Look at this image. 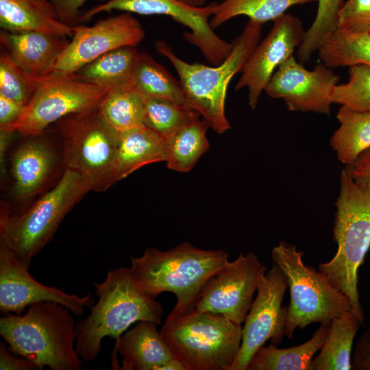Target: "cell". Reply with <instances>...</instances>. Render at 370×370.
Masks as SVG:
<instances>
[{
	"label": "cell",
	"instance_id": "26",
	"mask_svg": "<svg viewBox=\"0 0 370 370\" xmlns=\"http://www.w3.org/2000/svg\"><path fill=\"white\" fill-rule=\"evenodd\" d=\"M128 86L145 99H165L190 108L180 81L147 53H140Z\"/></svg>",
	"mask_w": 370,
	"mask_h": 370
},
{
	"label": "cell",
	"instance_id": "3",
	"mask_svg": "<svg viewBox=\"0 0 370 370\" xmlns=\"http://www.w3.org/2000/svg\"><path fill=\"white\" fill-rule=\"evenodd\" d=\"M73 314L53 301L31 304L24 314L0 319V334L12 354L33 362L38 369L79 370Z\"/></svg>",
	"mask_w": 370,
	"mask_h": 370
},
{
	"label": "cell",
	"instance_id": "13",
	"mask_svg": "<svg viewBox=\"0 0 370 370\" xmlns=\"http://www.w3.org/2000/svg\"><path fill=\"white\" fill-rule=\"evenodd\" d=\"M267 270L255 254H239L208 279L193 310L219 314L241 325L253 302L259 278Z\"/></svg>",
	"mask_w": 370,
	"mask_h": 370
},
{
	"label": "cell",
	"instance_id": "31",
	"mask_svg": "<svg viewBox=\"0 0 370 370\" xmlns=\"http://www.w3.org/2000/svg\"><path fill=\"white\" fill-rule=\"evenodd\" d=\"M317 0H224L217 3L210 20L212 29L237 16L244 15L249 20L263 24L274 21L284 14L288 9L312 3Z\"/></svg>",
	"mask_w": 370,
	"mask_h": 370
},
{
	"label": "cell",
	"instance_id": "41",
	"mask_svg": "<svg viewBox=\"0 0 370 370\" xmlns=\"http://www.w3.org/2000/svg\"><path fill=\"white\" fill-rule=\"evenodd\" d=\"M345 167L356 182L370 186V148L364 151L354 163Z\"/></svg>",
	"mask_w": 370,
	"mask_h": 370
},
{
	"label": "cell",
	"instance_id": "21",
	"mask_svg": "<svg viewBox=\"0 0 370 370\" xmlns=\"http://www.w3.org/2000/svg\"><path fill=\"white\" fill-rule=\"evenodd\" d=\"M0 26L8 32L36 31L71 37L74 26L60 21L49 0H0Z\"/></svg>",
	"mask_w": 370,
	"mask_h": 370
},
{
	"label": "cell",
	"instance_id": "29",
	"mask_svg": "<svg viewBox=\"0 0 370 370\" xmlns=\"http://www.w3.org/2000/svg\"><path fill=\"white\" fill-rule=\"evenodd\" d=\"M317 51L321 62L331 69L356 64L370 66V34L336 29L324 40Z\"/></svg>",
	"mask_w": 370,
	"mask_h": 370
},
{
	"label": "cell",
	"instance_id": "24",
	"mask_svg": "<svg viewBox=\"0 0 370 370\" xmlns=\"http://www.w3.org/2000/svg\"><path fill=\"white\" fill-rule=\"evenodd\" d=\"M336 119L339 127L331 136L330 144L338 160L349 166L370 148V111L341 106Z\"/></svg>",
	"mask_w": 370,
	"mask_h": 370
},
{
	"label": "cell",
	"instance_id": "27",
	"mask_svg": "<svg viewBox=\"0 0 370 370\" xmlns=\"http://www.w3.org/2000/svg\"><path fill=\"white\" fill-rule=\"evenodd\" d=\"M139 55L135 47L116 49L85 65L75 74L84 81L110 90L126 87Z\"/></svg>",
	"mask_w": 370,
	"mask_h": 370
},
{
	"label": "cell",
	"instance_id": "25",
	"mask_svg": "<svg viewBox=\"0 0 370 370\" xmlns=\"http://www.w3.org/2000/svg\"><path fill=\"white\" fill-rule=\"evenodd\" d=\"M360 324L352 312L332 320L319 354L311 362V370L352 369L351 354Z\"/></svg>",
	"mask_w": 370,
	"mask_h": 370
},
{
	"label": "cell",
	"instance_id": "42",
	"mask_svg": "<svg viewBox=\"0 0 370 370\" xmlns=\"http://www.w3.org/2000/svg\"><path fill=\"white\" fill-rule=\"evenodd\" d=\"M15 132H16L8 130H0V164L1 181L5 179V177L7 175L5 172L6 153Z\"/></svg>",
	"mask_w": 370,
	"mask_h": 370
},
{
	"label": "cell",
	"instance_id": "10",
	"mask_svg": "<svg viewBox=\"0 0 370 370\" xmlns=\"http://www.w3.org/2000/svg\"><path fill=\"white\" fill-rule=\"evenodd\" d=\"M34 78L36 89L24 113L8 130L23 138L41 135L67 116L97 108L110 90L75 73H49Z\"/></svg>",
	"mask_w": 370,
	"mask_h": 370
},
{
	"label": "cell",
	"instance_id": "34",
	"mask_svg": "<svg viewBox=\"0 0 370 370\" xmlns=\"http://www.w3.org/2000/svg\"><path fill=\"white\" fill-rule=\"evenodd\" d=\"M348 80L335 86L332 103L347 106L362 111H370V66L356 64L349 66Z\"/></svg>",
	"mask_w": 370,
	"mask_h": 370
},
{
	"label": "cell",
	"instance_id": "44",
	"mask_svg": "<svg viewBox=\"0 0 370 370\" xmlns=\"http://www.w3.org/2000/svg\"><path fill=\"white\" fill-rule=\"evenodd\" d=\"M180 1L195 7H203L208 0H180Z\"/></svg>",
	"mask_w": 370,
	"mask_h": 370
},
{
	"label": "cell",
	"instance_id": "30",
	"mask_svg": "<svg viewBox=\"0 0 370 370\" xmlns=\"http://www.w3.org/2000/svg\"><path fill=\"white\" fill-rule=\"evenodd\" d=\"M146 99L129 86L110 89L97 110L105 122L118 132L144 125Z\"/></svg>",
	"mask_w": 370,
	"mask_h": 370
},
{
	"label": "cell",
	"instance_id": "23",
	"mask_svg": "<svg viewBox=\"0 0 370 370\" xmlns=\"http://www.w3.org/2000/svg\"><path fill=\"white\" fill-rule=\"evenodd\" d=\"M329 325H320L312 337L297 346L280 349L271 343L251 358L247 370H311L310 365L328 335Z\"/></svg>",
	"mask_w": 370,
	"mask_h": 370
},
{
	"label": "cell",
	"instance_id": "11",
	"mask_svg": "<svg viewBox=\"0 0 370 370\" xmlns=\"http://www.w3.org/2000/svg\"><path fill=\"white\" fill-rule=\"evenodd\" d=\"M96 1L100 3L82 12L78 24L87 22L100 13L114 10L141 15H166L190 30L184 34V39L197 47L212 65L221 64L232 51V42L220 38L210 24L209 18L217 3L195 7L180 0Z\"/></svg>",
	"mask_w": 370,
	"mask_h": 370
},
{
	"label": "cell",
	"instance_id": "38",
	"mask_svg": "<svg viewBox=\"0 0 370 370\" xmlns=\"http://www.w3.org/2000/svg\"><path fill=\"white\" fill-rule=\"evenodd\" d=\"M26 106L0 95V130H9L21 117Z\"/></svg>",
	"mask_w": 370,
	"mask_h": 370
},
{
	"label": "cell",
	"instance_id": "32",
	"mask_svg": "<svg viewBox=\"0 0 370 370\" xmlns=\"http://www.w3.org/2000/svg\"><path fill=\"white\" fill-rule=\"evenodd\" d=\"M199 116L193 109L174 101L150 98L145 101L143 124L166 139Z\"/></svg>",
	"mask_w": 370,
	"mask_h": 370
},
{
	"label": "cell",
	"instance_id": "2",
	"mask_svg": "<svg viewBox=\"0 0 370 370\" xmlns=\"http://www.w3.org/2000/svg\"><path fill=\"white\" fill-rule=\"evenodd\" d=\"M94 286L98 301L75 326L76 350L86 362L97 357L104 337L117 340L141 321L160 324L164 313L162 305L141 290L130 267L109 271L104 280Z\"/></svg>",
	"mask_w": 370,
	"mask_h": 370
},
{
	"label": "cell",
	"instance_id": "35",
	"mask_svg": "<svg viewBox=\"0 0 370 370\" xmlns=\"http://www.w3.org/2000/svg\"><path fill=\"white\" fill-rule=\"evenodd\" d=\"M35 89V78L16 64L3 49L0 55V95L27 106Z\"/></svg>",
	"mask_w": 370,
	"mask_h": 370
},
{
	"label": "cell",
	"instance_id": "19",
	"mask_svg": "<svg viewBox=\"0 0 370 370\" xmlns=\"http://www.w3.org/2000/svg\"><path fill=\"white\" fill-rule=\"evenodd\" d=\"M65 36L36 31L1 30L0 42L13 60L34 77L48 73L50 68L68 45Z\"/></svg>",
	"mask_w": 370,
	"mask_h": 370
},
{
	"label": "cell",
	"instance_id": "20",
	"mask_svg": "<svg viewBox=\"0 0 370 370\" xmlns=\"http://www.w3.org/2000/svg\"><path fill=\"white\" fill-rule=\"evenodd\" d=\"M114 352L122 357V370H158L173 354L156 328V323L138 321L115 343Z\"/></svg>",
	"mask_w": 370,
	"mask_h": 370
},
{
	"label": "cell",
	"instance_id": "18",
	"mask_svg": "<svg viewBox=\"0 0 370 370\" xmlns=\"http://www.w3.org/2000/svg\"><path fill=\"white\" fill-rule=\"evenodd\" d=\"M44 134L25 138L26 140L11 156V193L17 201L29 199L41 193L62 162L53 143Z\"/></svg>",
	"mask_w": 370,
	"mask_h": 370
},
{
	"label": "cell",
	"instance_id": "5",
	"mask_svg": "<svg viewBox=\"0 0 370 370\" xmlns=\"http://www.w3.org/2000/svg\"><path fill=\"white\" fill-rule=\"evenodd\" d=\"M262 26L261 23L249 20L232 41L230 55L218 65L188 63L175 55L165 42H156L158 53L169 60L177 73L188 106L218 134L230 129L225 111L227 87L232 78L242 71L259 43Z\"/></svg>",
	"mask_w": 370,
	"mask_h": 370
},
{
	"label": "cell",
	"instance_id": "12",
	"mask_svg": "<svg viewBox=\"0 0 370 370\" xmlns=\"http://www.w3.org/2000/svg\"><path fill=\"white\" fill-rule=\"evenodd\" d=\"M287 288L286 279L276 265L261 274L256 297L242 328L241 349L230 370H247L254 354L267 341L276 346L282 342L287 306L282 304Z\"/></svg>",
	"mask_w": 370,
	"mask_h": 370
},
{
	"label": "cell",
	"instance_id": "7",
	"mask_svg": "<svg viewBox=\"0 0 370 370\" xmlns=\"http://www.w3.org/2000/svg\"><path fill=\"white\" fill-rule=\"evenodd\" d=\"M271 260L284 275L290 302L284 334L293 338L297 328L312 323L329 325L335 318L352 312L347 297L334 286L326 275L303 261L304 252L281 241L271 251Z\"/></svg>",
	"mask_w": 370,
	"mask_h": 370
},
{
	"label": "cell",
	"instance_id": "9",
	"mask_svg": "<svg viewBox=\"0 0 370 370\" xmlns=\"http://www.w3.org/2000/svg\"><path fill=\"white\" fill-rule=\"evenodd\" d=\"M97 108L67 116L57 123L64 168L78 172L90 190L102 192L116 183L119 132L105 122Z\"/></svg>",
	"mask_w": 370,
	"mask_h": 370
},
{
	"label": "cell",
	"instance_id": "8",
	"mask_svg": "<svg viewBox=\"0 0 370 370\" xmlns=\"http://www.w3.org/2000/svg\"><path fill=\"white\" fill-rule=\"evenodd\" d=\"M160 332L187 370H230L242 342L241 325L193 309L164 322Z\"/></svg>",
	"mask_w": 370,
	"mask_h": 370
},
{
	"label": "cell",
	"instance_id": "39",
	"mask_svg": "<svg viewBox=\"0 0 370 370\" xmlns=\"http://www.w3.org/2000/svg\"><path fill=\"white\" fill-rule=\"evenodd\" d=\"M352 369L370 370V328L358 338L353 353Z\"/></svg>",
	"mask_w": 370,
	"mask_h": 370
},
{
	"label": "cell",
	"instance_id": "43",
	"mask_svg": "<svg viewBox=\"0 0 370 370\" xmlns=\"http://www.w3.org/2000/svg\"><path fill=\"white\" fill-rule=\"evenodd\" d=\"M158 370H187V369L182 361L173 356L161 365Z\"/></svg>",
	"mask_w": 370,
	"mask_h": 370
},
{
	"label": "cell",
	"instance_id": "16",
	"mask_svg": "<svg viewBox=\"0 0 370 370\" xmlns=\"http://www.w3.org/2000/svg\"><path fill=\"white\" fill-rule=\"evenodd\" d=\"M29 264L0 246V310L4 315L21 314L31 304L48 301L60 304L79 316L93 304L90 293L69 294L38 282L29 273Z\"/></svg>",
	"mask_w": 370,
	"mask_h": 370
},
{
	"label": "cell",
	"instance_id": "6",
	"mask_svg": "<svg viewBox=\"0 0 370 370\" xmlns=\"http://www.w3.org/2000/svg\"><path fill=\"white\" fill-rule=\"evenodd\" d=\"M90 188L77 171L64 169L58 182L28 208L14 214L3 208L0 246L31 262L52 239L60 224Z\"/></svg>",
	"mask_w": 370,
	"mask_h": 370
},
{
	"label": "cell",
	"instance_id": "4",
	"mask_svg": "<svg viewBox=\"0 0 370 370\" xmlns=\"http://www.w3.org/2000/svg\"><path fill=\"white\" fill-rule=\"evenodd\" d=\"M335 206L332 231L337 250L330 260L318 268L347 297L352 313L363 324L358 274L370 247V186L356 182L345 167Z\"/></svg>",
	"mask_w": 370,
	"mask_h": 370
},
{
	"label": "cell",
	"instance_id": "15",
	"mask_svg": "<svg viewBox=\"0 0 370 370\" xmlns=\"http://www.w3.org/2000/svg\"><path fill=\"white\" fill-rule=\"evenodd\" d=\"M340 76L321 62L306 69L293 56L275 70L264 88L274 99H282L291 112H312L330 115L331 97Z\"/></svg>",
	"mask_w": 370,
	"mask_h": 370
},
{
	"label": "cell",
	"instance_id": "28",
	"mask_svg": "<svg viewBox=\"0 0 370 370\" xmlns=\"http://www.w3.org/2000/svg\"><path fill=\"white\" fill-rule=\"evenodd\" d=\"M209 127L199 118L182 127L168 138L167 167L177 172H188L209 149L206 137Z\"/></svg>",
	"mask_w": 370,
	"mask_h": 370
},
{
	"label": "cell",
	"instance_id": "36",
	"mask_svg": "<svg viewBox=\"0 0 370 370\" xmlns=\"http://www.w3.org/2000/svg\"><path fill=\"white\" fill-rule=\"evenodd\" d=\"M337 29L370 34V0H346L338 12Z\"/></svg>",
	"mask_w": 370,
	"mask_h": 370
},
{
	"label": "cell",
	"instance_id": "33",
	"mask_svg": "<svg viewBox=\"0 0 370 370\" xmlns=\"http://www.w3.org/2000/svg\"><path fill=\"white\" fill-rule=\"evenodd\" d=\"M317 2L314 20L305 31L302 42L297 49L301 63L308 62L324 40L337 29L338 12L344 3L343 0H317Z\"/></svg>",
	"mask_w": 370,
	"mask_h": 370
},
{
	"label": "cell",
	"instance_id": "37",
	"mask_svg": "<svg viewBox=\"0 0 370 370\" xmlns=\"http://www.w3.org/2000/svg\"><path fill=\"white\" fill-rule=\"evenodd\" d=\"M88 0H49L62 23L74 26L78 24L80 9Z\"/></svg>",
	"mask_w": 370,
	"mask_h": 370
},
{
	"label": "cell",
	"instance_id": "17",
	"mask_svg": "<svg viewBox=\"0 0 370 370\" xmlns=\"http://www.w3.org/2000/svg\"><path fill=\"white\" fill-rule=\"evenodd\" d=\"M267 36L254 49L236 84L235 90L246 87L248 103L251 110L278 67L293 56L304 39L305 30L301 20L285 13L273 21Z\"/></svg>",
	"mask_w": 370,
	"mask_h": 370
},
{
	"label": "cell",
	"instance_id": "1",
	"mask_svg": "<svg viewBox=\"0 0 370 370\" xmlns=\"http://www.w3.org/2000/svg\"><path fill=\"white\" fill-rule=\"evenodd\" d=\"M223 250L199 249L188 243L161 251L147 248L131 258L130 267L141 290L155 298L164 292L176 297V304L165 322L192 310L208 279L228 261Z\"/></svg>",
	"mask_w": 370,
	"mask_h": 370
},
{
	"label": "cell",
	"instance_id": "14",
	"mask_svg": "<svg viewBox=\"0 0 370 370\" xmlns=\"http://www.w3.org/2000/svg\"><path fill=\"white\" fill-rule=\"evenodd\" d=\"M145 35L141 24L128 12L99 20L91 26L76 25L71 39L48 73L74 74L112 50L136 47Z\"/></svg>",
	"mask_w": 370,
	"mask_h": 370
},
{
	"label": "cell",
	"instance_id": "22",
	"mask_svg": "<svg viewBox=\"0 0 370 370\" xmlns=\"http://www.w3.org/2000/svg\"><path fill=\"white\" fill-rule=\"evenodd\" d=\"M166 159V139L145 125L119 132L114 167L115 182L145 165Z\"/></svg>",
	"mask_w": 370,
	"mask_h": 370
},
{
	"label": "cell",
	"instance_id": "40",
	"mask_svg": "<svg viewBox=\"0 0 370 370\" xmlns=\"http://www.w3.org/2000/svg\"><path fill=\"white\" fill-rule=\"evenodd\" d=\"M5 343H0V369L1 370H34L38 369L31 360L11 354Z\"/></svg>",
	"mask_w": 370,
	"mask_h": 370
}]
</instances>
